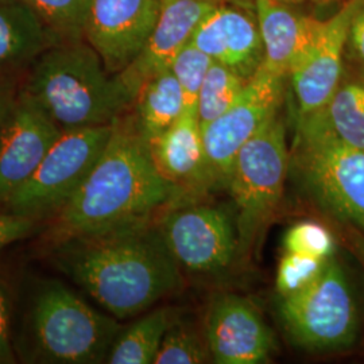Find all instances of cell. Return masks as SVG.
I'll use <instances>...</instances> for the list:
<instances>
[{"mask_svg":"<svg viewBox=\"0 0 364 364\" xmlns=\"http://www.w3.org/2000/svg\"><path fill=\"white\" fill-rule=\"evenodd\" d=\"M156 220L72 237L45 251L53 267L124 320L149 312L183 287L181 266Z\"/></svg>","mask_w":364,"mask_h":364,"instance_id":"1","label":"cell"},{"mask_svg":"<svg viewBox=\"0 0 364 364\" xmlns=\"http://www.w3.org/2000/svg\"><path fill=\"white\" fill-rule=\"evenodd\" d=\"M182 196L156 169L130 111L114 123L105 151L64 208L45 223V248L72 237L156 220Z\"/></svg>","mask_w":364,"mask_h":364,"instance_id":"2","label":"cell"},{"mask_svg":"<svg viewBox=\"0 0 364 364\" xmlns=\"http://www.w3.org/2000/svg\"><path fill=\"white\" fill-rule=\"evenodd\" d=\"M18 91L61 131L112 124L134 97L85 39L64 41L42 53Z\"/></svg>","mask_w":364,"mask_h":364,"instance_id":"3","label":"cell"},{"mask_svg":"<svg viewBox=\"0 0 364 364\" xmlns=\"http://www.w3.org/2000/svg\"><path fill=\"white\" fill-rule=\"evenodd\" d=\"M122 328L61 281L42 279L27 305L22 358L28 363H105Z\"/></svg>","mask_w":364,"mask_h":364,"instance_id":"4","label":"cell"},{"mask_svg":"<svg viewBox=\"0 0 364 364\" xmlns=\"http://www.w3.org/2000/svg\"><path fill=\"white\" fill-rule=\"evenodd\" d=\"M289 165L287 126L279 109L240 149L225 186L232 200L239 262L251 257L278 208Z\"/></svg>","mask_w":364,"mask_h":364,"instance_id":"5","label":"cell"},{"mask_svg":"<svg viewBox=\"0 0 364 364\" xmlns=\"http://www.w3.org/2000/svg\"><path fill=\"white\" fill-rule=\"evenodd\" d=\"M278 314L289 338L306 351L347 350L359 333L351 282L335 255L308 287L278 297Z\"/></svg>","mask_w":364,"mask_h":364,"instance_id":"6","label":"cell"},{"mask_svg":"<svg viewBox=\"0 0 364 364\" xmlns=\"http://www.w3.org/2000/svg\"><path fill=\"white\" fill-rule=\"evenodd\" d=\"M289 176L318 209L364 236V150L296 135Z\"/></svg>","mask_w":364,"mask_h":364,"instance_id":"7","label":"cell"},{"mask_svg":"<svg viewBox=\"0 0 364 364\" xmlns=\"http://www.w3.org/2000/svg\"><path fill=\"white\" fill-rule=\"evenodd\" d=\"M112 124L63 131L38 169L0 209L46 223L65 207L103 154Z\"/></svg>","mask_w":364,"mask_h":364,"instance_id":"8","label":"cell"},{"mask_svg":"<svg viewBox=\"0 0 364 364\" xmlns=\"http://www.w3.org/2000/svg\"><path fill=\"white\" fill-rule=\"evenodd\" d=\"M156 223L182 270L220 275L239 262L232 208L180 203L166 209Z\"/></svg>","mask_w":364,"mask_h":364,"instance_id":"9","label":"cell"},{"mask_svg":"<svg viewBox=\"0 0 364 364\" xmlns=\"http://www.w3.org/2000/svg\"><path fill=\"white\" fill-rule=\"evenodd\" d=\"M285 81L287 77L260 66L234 105L201 127L215 189L227 186L235 158L240 149L281 109Z\"/></svg>","mask_w":364,"mask_h":364,"instance_id":"10","label":"cell"},{"mask_svg":"<svg viewBox=\"0 0 364 364\" xmlns=\"http://www.w3.org/2000/svg\"><path fill=\"white\" fill-rule=\"evenodd\" d=\"M162 0H92L84 39L117 75L139 55L156 27Z\"/></svg>","mask_w":364,"mask_h":364,"instance_id":"11","label":"cell"},{"mask_svg":"<svg viewBox=\"0 0 364 364\" xmlns=\"http://www.w3.org/2000/svg\"><path fill=\"white\" fill-rule=\"evenodd\" d=\"M364 0H348L324 21L312 46L287 78L294 96L296 120L320 109L336 91L344 73V53L352 16Z\"/></svg>","mask_w":364,"mask_h":364,"instance_id":"12","label":"cell"},{"mask_svg":"<svg viewBox=\"0 0 364 364\" xmlns=\"http://www.w3.org/2000/svg\"><path fill=\"white\" fill-rule=\"evenodd\" d=\"M204 332L215 363H267L275 350L273 332L257 306L234 293L210 301Z\"/></svg>","mask_w":364,"mask_h":364,"instance_id":"13","label":"cell"},{"mask_svg":"<svg viewBox=\"0 0 364 364\" xmlns=\"http://www.w3.org/2000/svg\"><path fill=\"white\" fill-rule=\"evenodd\" d=\"M60 130L19 91L0 124V205L38 169Z\"/></svg>","mask_w":364,"mask_h":364,"instance_id":"14","label":"cell"},{"mask_svg":"<svg viewBox=\"0 0 364 364\" xmlns=\"http://www.w3.org/2000/svg\"><path fill=\"white\" fill-rule=\"evenodd\" d=\"M237 4H216L196 28L191 42L213 61L232 69L246 80L264 61L263 42L255 13Z\"/></svg>","mask_w":364,"mask_h":364,"instance_id":"15","label":"cell"},{"mask_svg":"<svg viewBox=\"0 0 364 364\" xmlns=\"http://www.w3.org/2000/svg\"><path fill=\"white\" fill-rule=\"evenodd\" d=\"M216 6L205 0H162L161 14L142 52L117 76L135 100L146 80L169 69L176 55L191 42L196 28Z\"/></svg>","mask_w":364,"mask_h":364,"instance_id":"16","label":"cell"},{"mask_svg":"<svg viewBox=\"0 0 364 364\" xmlns=\"http://www.w3.org/2000/svg\"><path fill=\"white\" fill-rule=\"evenodd\" d=\"M150 154L161 176L177 188L182 201H197L215 189L196 112L183 111L176 123L149 142Z\"/></svg>","mask_w":364,"mask_h":364,"instance_id":"17","label":"cell"},{"mask_svg":"<svg viewBox=\"0 0 364 364\" xmlns=\"http://www.w3.org/2000/svg\"><path fill=\"white\" fill-rule=\"evenodd\" d=\"M263 42V66L287 77L312 46L324 21L294 11L279 0H254Z\"/></svg>","mask_w":364,"mask_h":364,"instance_id":"18","label":"cell"},{"mask_svg":"<svg viewBox=\"0 0 364 364\" xmlns=\"http://www.w3.org/2000/svg\"><path fill=\"white\" fill-rule=\"evenodd\" d=\"M60 42L26 0H0V82L21 80L42 53Z\"/></svg>","mask_w":364,"mask_h":364,"instance_id":"19","label":"cell"},{"mask_svg":"<svg viewBox=\"0 0 364 364\" xmlns=\"http://www.w3.org/2000/svg\"><path fill=\"white\" fill-rule=\"evenodd\" d=\"M296 135L364 150V68L350 73L344 70L326 105L296 120Z\"/></svg>","mask_w":364,"mask_h":364,"instance_id":"20","label":"cell"},{"mask_svg":"<svg viewBox=\"0 0 364 364\" xmlns=\"http://www.w3.org/2000/svg\"><path fill=\"white\" fill-rule=\"evenodd\" d=\"M183 111L181 87L170 68L144 81L130 109L136 129L147 142L170 129Z\"/></svg>","mask_w":364,"mask_h":364,"instance_id":"21","label":"cell"},{"mask_svg":"<svg viewBox=\"0 0 364 364\" xmlns=\"http://www.w3.org/2000/svg\"><path fill=\"white\" fill-rule=\"evenodd\" d=\"M173 317V309L161 306L144 313L130 326L122 328L105 363H156V355Z\"/></svg>","mask_w":364,"mask_h":364,"instance_id":"22","label":"cell"},{"mask_svg":"<svg viewBox=\"0 0 364 364\" xmlns=\"http://www.w3.org/2000/svg\"><path fill=\"white\" fill-rule=\"evenodd\" d=\"M248 81L232 69L213 61L197 99L196 114L201 127L220 117L234 105Z\"/></svg>","mask_w":364,"mask_h":364,"instance_id":"23","label":"cell"},{"mask_svg":"<svg viewBox=\"0 0 364 364\" xmlns=\"http://www.w3.org/2000/svg\"><path fill=\"white\" fill-rule=\"evenodd\" d=\"M212 362L207 336L191 323L173 317L154 364H201Z\"/></svg>","mask_w":364,"mask_h":364,"instance_id":"24","label":"cell"},{"mask_svg":"<svg viewBox=\"0 0 364 364\" xmlns=\"http://www.w3.org/2000/svg\"><path fill=\"white\" fill-rule=\"evenodd\" d=\"M63 41L84 39L92 0H26Z\"/></svg>","mask_w":364,"mask_h":364,"instance_id":"25","label":"cell"},{"mask_svg":"<svg viewBox=\"0 0 364 364\" xmlns=\"http://www.w3.org/2000/svg\"><path fill=\"white\" fill-rule=\"evenodd\" d=\"M213 60L192 42L185 45L173 60L170 70L181 87L185 111L196 112L198 93Z\"/></svg>","mask_w":364,"mask_h":364,"instance_id":"26","label":"cell"},{"mask_svg":"<svg viewBox=\"0 0 364 364\" xmlns=\"http://www.w3.org/2000/svg\"><path fill=\"white\" fill-rule=\"evenodd\" d=\"M282 247L285 252L329 259L335 255V239L324 225L316 221H299L284 235Z\"/></svg>","mask_w":364,"mask_h":364,"instance_id":"27","label":"cell"},{"mask_svg":"<svg viewBox=\"0 0 364 364\" xmlns=\"http://www.w3.org/2000/svg\"><path fill=\"white\" fill-rule=\"evenodd\" d=\"M326 260L299 252H285L275 275L278 297H285L308 287L321 273Z\"/></svg>","mask_w":364,"mask_h":364,"instance_id":"28","label":"cell"},{"mask_svg":"<svg viewBox=\"0 0 364 364\" xmlns=\"http://www.w3.org/2000/svg\"><path fill=\"white\" fill-rule=\"evenodd\" d=\"M14 290L7 275L0 272V364L18 362L13 343Z\"/></svg>","mask_w":364,"mask_h":364,"instance_id":"29","label":"cell"},{"mask_svg":"<svg viewBox=\"0 0 364 364\" xmlns=\"http://www.w3.org/2000/svg\"><path fill=\"white\" fill-rule=\"evenodd\" d=\"M43 223L0 209V251L43 228Z\"/></svg>","mask_w":364,"mask_h":364,"instance_id":"30","label":"cell"},{"mask_svg":"<svg viewBox=\"0 0 364 364\" xmlns=\"http://www.w3.org/2000/svg\"><path fill=\"white\" fill-rule=\"evenodd\" d=\"M347 45H350L353 55L364 68V1L352 16Z\"/></svg>","mask_w":364,"mask_h":364,"instance_id":"31","label":"cell"},{"mask_svg":"<svg viewBox=\"0 0 364 364\" xmlns=\"http://www.w3.org/2000/svg\"><path fill=\"white\" fill-rule=\"evenodd\" d=\"M19 87V80H9L0 82V124L13 107Z\"/></svg>","mask_w":364,"mask_h":364,"instance_id":"32","label":"cell"},{"mask_svg":"<svg viewBox=\"0 0 364 364\" xmlns=\"http://www.w3.org/2000/svg\"><path fill=\"white\" fill-rule=\"evenodd\" d=\"M205 1H210V3H231V4H237L242 7H247V9H254V0H205Z\"/></svg>","mask_w":364,"mask_h":364,"instance_id":"33","label":"cell"},{"mask_svg":"<svg viewBox=\"0 0 364 364\" xmlns=\"http://www.w3.org/2000/svg\"><path fill=\"white\" fill-rule=\"evenodd\" d=\"M356 246H358V251L360 252V255L364 259V236H360L359 239H356Z\"/></svg>","mask_w":364,"mask_h":364,"instance_id":"34","label":"cell"},{"mask_svg":"<svg viewBox=\"0 0 364 364\" xmlns=\"http://www.w3.org/2000/svg\"><path fill=\"white\" fill-rule=\"evenodd\" d=\"M279 1H284L287 4H297V3H302V1H306V0H279Z\"/></svg>","mask_w":364,"mask_h":364,"instance_id":"35","label":"cell"},{"mask_svg":"<svg viewBox=\"0 0 364 364\" xmlns=\"http://www.w3.org/2000/svg\"><path fill=\"white\" fill-rule=\"evenodd\" d=\"M312 1H317V3H326V1H331V0H312Z\"/></svg>","mask_w":364,"mask_h":364,"instance_id":"36","label":"cell"}]
</instances>
